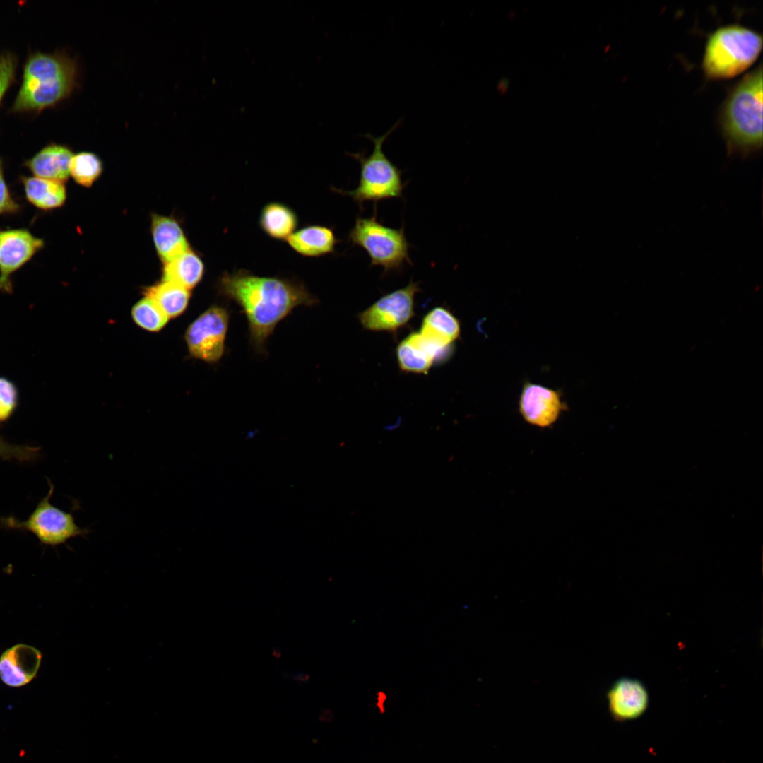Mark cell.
I'll use <instances>...</instances> for the list:
<instances>
[{
  "instance_id": "obj_1",
  "label": "cell",
  "mask_w": 763,
  "mask_h": 763,
  "mask_svg": "<svg viewBox=\"0 0 763 763\" xmlns=\"http://www.w3.org/2000/svg\"><path fill=\"white\" fill-rule=\"evenodd\" d=\"M217 288L220 295L242 308L249 326L250 344L259 353L265 352L266 341L276 325L294 308L318 302L300 281L259 276L243 269L223 273Z\"/></svg>"
},
{
  "instance_id": "obj_2",
  "label": "cell",
  "mask_w": 763,
  "mask_h": 763,
  "mask_svg": "<svg viewBox=\"0 0 763 763\" xmlns=\"http://www.w3.org/2000/svg\"><path fill=\"white\" fill-rule=\"evenodd\" d=\"M78 85V64L66 52H31L11 112L39 114L67 100Z\"/></svg>"
},
{
  "instance_id": "obj_3",
  "label": "cell",
  "mask_w": 763,
  "mask_h": 763,
  "mask_svg": "<svg viewBox=\"0 0 763 763\" xmlns=\"http://www.w3.org/2000/svg\"><path fill=\"white\" fill-rule=\"evenodd\" d=\"M718 122L728 153L747 156L762 149V64L729 88Z\"/></svg>"
},
{
  "instance_id": "obj_4",
  "label": "cell",
  "mask_w": 763,
  "mask_h": 763,
  "mask_svg": "<svg viewBox=\"0 0 763 763\" xmlns=\"http://www.w3.org/2000/svg\"><path fill=\"white\" fill-rule=\"evenodd\" d=\"M762 49V37L738 24L716 29L708 38L702 67L706 78L724 80L737 76L750 67Z\"/></svg>"
},
{
  "instance_id": "obj_5",
  "label": "cell",
  "mask_w": 763,
  "mask_h": 763,
  "mask_svg": "<svg viewBox=\"0 0 763 763\" xmlns=\"http://www.w3.org/2000/svg\"><path fill=\"white\" fill-rule=\"evenodd\" d=\"M401 124L398 121L384 134L374 136L367 133L363 135L372 141L374 148L367 157L365 153H355L349 155L357 160L360 165V177L358 186L352 191H343L333 189L336 192L350 196L362 208L365 201H379L402 196L405 185L401 180L402 172L385 155L383 144L389 136Z\"/></svg>"
},
{
  "instance_id": "obj_6",
  "label": "cell",
  "mask_w": 763,
  "mask_h": 763,
  "mask_svg": "<svg viewBox=\"0 0 763 763\" xmlns=\"http://www.w3.org/2000/svg\"><path fill=\"white\" fill-rule=\"evenodd\" d=\"M348 238L353 244L365 250L371 266H382L385 273L400 271L405 263L412 264L403 227H387L377 220L376 215L357 217Z\"/></svg>"
},
{
  "instance_id": "obj_7",
  "label": "cell",
  "mask_w": 763,
  "mask_h": 763,
  "mask_svg": "<svg viewBox=\"0 0 763 763\" xmlns=\"http://www.w3.org/2000/svg\"><path fill=\"white\" fill-rule=\"evenodd\" d=\"M49 490L41 499L35 510L25 521L13 517L1 519L3 526L10 529L28 531L32 533L42 544L57 546L65 543L76 536H84L89 533L87 528L79 527L71 513L66 512L50 503L54 487L48 480Z\"/></svg>"
},
{
  "instance_id": "obj_8",
  "label": "cell",
  "mask_w": 763,
  "mask_h": 763,
  "mask_svg": "<svg viewBox=\"0 0 763 763\" xmlns=\"http://www.w3.org/2000/svg\"><path fill=\"white\" fill-rule=\"evenodd\" d=\"M229 319L225 307L213 304L193 321L184 333L190 356L210 364L218 362L225 352Z\"/></svg>"
},
{
  "instance_id": "obj_9",
  "label": "cell",
  "mask_w": 763,
  "mask_h": 763,
  "mask_svg": "<svg viewBox=\"0 0 763 763\" xmlns=\"http://www.w3.org/2000/svg\"><path fill=\"white\" fill-rule=\"evenodd\" d=\"M420 291L418 283L384 295L360 312L362 327L372 331L394 332L406 325L414 316L415 297Z\"/></svg>"
},
{
  "instance_id": "obj_10",
  "label": "cell",
  "mask_w": 763,
  "mask_h": 763,
  "mask_svg": "<svg viewBox=\"0 0 763 763\" xmlns=\"http://www.w3.org/2000/svg\"><path fill=\"white\" fill-rule=\"evenodd\" d=\"M45 246L43 239L28 229H0V292H13V275Z\"/></svg>"
},
{
  "instance_id": "obj_11",
  "label": "cell",
  "mask_w": 763,
  "mask_h": 763,
  "mask_svg": "<svg viewBox=\"0 0 763 763\" xmlns=\"http://www.w3.org/2000/svg\"><path fill=\"white\" fill-rule=\"evenodd\" d=\"M566 408L560 391L529 382L524 384L519 409L528 423L540 427H549Z\"/></svg>"
},
{
  "instance_id": "obj_12",
  "label": "cell",
  "mask_w": 763,
  "mask_h": 763,
  "mask_svg": "<svg viewBox=\"0 0 763 763\" xmlns=\"http://www.w3.org/2000/svg\"><path fill=\"white\" fill-rule=\"evenodd\" d=\"M610 714L617 721L624 722L641 717L649 704V694L645 685L634 678L622 677L607 692Z\"/></svg>"
},
{
  "instance_id": "obj_13",
  "label": "cell",
  "mask_w": 763,
  "mask_h": 763,
  "mask_svg": "<svg viewBox=\"0 0 763 763\" xmlns=\"http://www.w3.org/2000/svg\"><path fill=\"white\" fill-rule=\"evenodd\" d=\"M42 657L38 649L25 644L6 649L0 655V680L12 687L29 684L37 677Z\"/></svg>"
},
{
  "instance_id": "obj_14",
  "label": "cell",
  "mask_w": 763,
  "mask_h": 763,
  "mask_svg": "<svg viewBox=\"0 0 763 763\" xmlns=\"http://www.w3.org/2000/svg\"><path fill=\"white\" fill-rule=\"evenodd\" d=\"M442 350L427 340L419 331L412 332L397 345L396 358L400 369L406 372L427 374Z\"/></svg>"
},
{
  "instance_id": "obj_15",
  "label": "cell",
  "mask_w": 763,
  "mask_h": 763,
  "mask_svg": "<svg viewBox=\"0 0 763 763\" xmlns=\"http://www.w3.org/2000/svg\"><path fill=\"white\" fill-rule=\"evenodd\" d=\"M73 155L69 146L49 143L25 160L23 167L33 176L64 183L70 175Z\"/></svg>"
},
{
  "instance_id": "obj_16",
  "label": "cell",
  "mask_w": 763,
  "mask_h": 763,
  "mask_svg": "<svg viewBox=\"0 0 763 763\" xmlns=\"http://www.w3.org/2000/svg\"><path fill=\"white\" fill-rule=\"evenodd\" d=\"M18 180L26 201L39 211H54L61 208L66 200L63 182L26 175H20Z\"/></svg>"
},
{
  "instance_id": "obj_17",
  "label": "cell",
  "mask_w": 763,
  "mask_h": 763,
  "mask_svg": "<svg viewBox=\"0 0 763 763\" xmlns=\"http://www.w3.org/2000/svg\"><path fill=\"white\" fill-rule=\"evenodd\" d=\"M151 230L158 256L167 263L189 249L179 224L173 218L159 215L152 217Z\"/></svg>"
},
{
  "instance_id": "obj_18",
  "label": "cell",
  "mask_w": 763,
  "mask_h": 763,
  "mask_svg": "<svg viewBox=\"0 0 763 763\" xmlns=\"http://www.w3.org/2000/svg\"><path fill=\"white\" fill-rule=\"evenodd\" d=\"M419 332L438 348L446 351L459 338L461 326L449 310L436 307L424 317Z\"/></svg>"
},
{
  "instance_id": "obj_19",
  "label": "cell",
  "mask_w": 763,
  "mask_h": 763,
  "mask_svg": "<svg viewBox=\"0 0 763 763\" xmlns=\"http://www.w3.org/2000/svg\"><path fill=\"white\" fill-rule=\"evenodd\" d=\"M286 242L290 248L303 256L319 257L334 252L339 241L332 228L315 225L293 232Z\"/></svg>"
},
{
  "instance_id": "obj_20",
  "label": "cell",
  "mask_w": 763,
  "mask_h": 763,
  "mask_svg": "<svg viewBox=\"0 0 763 763\" xmlns=\"http://www.w3.org/2000/svg\"><path fill=\"white\" fill-rule=\"evenodd\" d=\"M259 226L270 237L286 240L298 225L297 213L290 207L280 202H270L261 209Z\"/></svg>"
},
{
  "instance_id": "obj_21",
  "label": "cell",
  "mask_w": 763,
  "mask_h": 763,
  "mask_svg": "<svg viewBox=\"0 0 763 763\" xmlns=\"http://www.w3.org/2000/svg\"><path fill=\"white\" fill-rule=\"evenodd\" d=\"M204 274V265L199 256L191 249L165 263L162 280L177 284L189 290L196 287Z\"/></svg>"
},
{
  "instance_id": "obj_22",
  "label": "cell",
  "mask_w": 763,
  "mask_h": 763,
  "mask_svg": "<svg viewBox=\"0 0 763 763\" xmlns=\"http://www.w3.org/2000/svg\"><path fill=\"white\" fill-rule=\"evenodd\" d=\"M146 297L151 299L169 319L181 315L187 309L190 290L172 282H162L145 290Z\"/></svg>"
},
{
  "instance_id": "obj_23",
  "label": "cell",
  "mask_w": 763,
  "mask_h": 763,
  "mask_svg": "<svg viewBox=\"0 0 763 763\" xmlns=\"http://www.w3.org/2000/svg\"><path fill=\"white\" fill-rule=\"evenodd\" d=\"M102 162L91 152H80L73 155L70 164V175L79 185L89 187L100 176Z\"/></svg>"
},
{
  "instance_id": "obj_24",
  "label": "cell",
  "mask_w": 763,
  "mask_h": 763,
  "mask_svg": "<svg viewBox=\"0 0 763 763\" xmlns=\"http://www.w3.org/2000/svg\"><path fill=\"white\" fill-rule=\"evenodd\" d=\"M131 314L138 326L150 332L160 331L169 320L168 317L148 297L140 300L133 306Z\"/></svg>"
},
{
  "instance_id": "obj_25",
  "label": "cell",
  "mask_w": 763,
  "mask_h": 763,
  "mask_svg": "<svg viewBox=\"0 0 763 763\" xmlns=\"http://www.w3.org/2000/svg\"><path fill=\"white\" fill-rule=\"evenodd\" d=\"M18 57L10 51L0 53V105L16 80Z\"/></svg>"
},
{
  "instance_id": "obj_26",
  "label": "cell",
  "mask_w": 763,
  "mask_h": 763,
  "mask_svg": "<svg viewBox=\"0 0 763 763\" xmlns=\"http://www.w3.org/2000/svg\"><path fill=\"white\" fill-rule=\"evenodd\" d=\"M23 206L13 196L5 175L4 160L0 157V217L19 214Z\"/></svg>"
},
{
  "instance_id": "obj_27",
  "label": "cell",
  "mask_w": 763,
  "mask_h": 763,
  "mask_svg": "<svg viewBox=\"0 0 763 763\" xmlns=\"http://www.w3.org/2000/svg\"><path fill=\"white\" fill-rule=\"evenodd\" d=\"M18 403L16 386L7 378L0 377V415L3 421L15 411Z\"/></svg>"
},
{
  "instance_id": "obj_28",
  "label": "cell",
  "mask_w": 763,
  "mask_h": 763,
  "mask_svg": "<svg viewBox=\"0 0 763 763\" xmlns=\"http://www.w3.org/2000/svg\"><path fill=\"white\" fill-rule=\"evenodd\" d=\"M40 451L37 446L10 444L0 435V458L4 460L32 461L39 456Z\"/></svg>"
},
{
  "instance_id": "obj_29",
  "label": "cell",
  "mask_w": 763,
  "mask_h": 763,
  "mask_svg": "<svg viewBox=\"0 0 763 763\" xmlns=\"http://www.w3.org/2000/svg\"><path fill=\"white\" fill-rule=\"evenodd\" d=\"M1 421H3V420H2V418H1V417L0 415V422H1Z\"/></svg>"
}]
</instances>
